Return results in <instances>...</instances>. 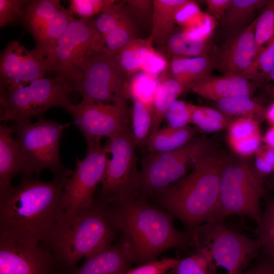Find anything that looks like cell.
<instances>
[{
    "mask_svg": "<svg viewBox=\"0 0 274 274\" xmlns=\"http://www.w3.org/2000/svg\"><path fill=\"white\" fill-rule=\"evenodd\" d=\"M67 179L22 178L17 186L0 192V238L29 245L47 241L65 214Z\"/></svg>",
    "mask_w": 274,
    "mask_h": 274,
    "instance_id": "obj_1",
    "label": "cell"
},
{
    "mask_svg": "<svg viewBox=\"0 0 274 274\" xmlns=\"http://www.w3.org/2000/svg\"><path fill=\"white\" fill-rule=\"evenodd\" d=\"M111 205L120 230L119 240L133 264L141 265L157 260L168 250L191 246L190 233L177 229L174 217L149 200L138 195Z\"/></svg>",
    "mask_w": 274,
    "mask_h": 274,
    "instance_id": "obj_2",
    "label": "cell"
},
{
    "mask_svg": "<svg viewBox=\"0 0 274 274\" xmlns=\"http://www.w3.org/2000/svg\"><path fill=\"white\" fill-rule=\"evenodd\" d=\"M118 234L112 206L95 199L86 209L64 214L51 237L40 244L52 252L61 274H71L82 258L111 246Z\"/></svg>",
    "mask_w": 274,
    "mask_h": 274,
    "instance_id": "obj_3",
    "label": "cell"
},
{
    "mask_svg": "<svg viewBox=\"0 0 274 274\" xmlns=\"http://www.w3.org/2000/svg\"><path fill=\"white\" fill-rule=\"evenodd\" d=\"M226 157L210 153L188 175L149 200L191 229L215 221L221 174Z\"/></svg>",
    "mask_w": 274,
    "mask_h": 274,
    "instance_id": "obj_4",
    "label": "cell"
},
{
    "mask_svg": "<svg viewBox=\"0 0 274 274\" xmlns=\"http://www.w3.org/2000/svg\"><path fill=\"white\" fill-rule=\"evenodd\" d=\"M191 246L206 261L208 274H240L258 255V239L230 230L222 222L206 223L188 230Z\"/></svg>",
    "mask_w": 274,
    "mask_h": 274,
    "instance_id": "obj_5",
    "label": "cell"
},
{
    "mask_svg": "<svg viewBox=\"0 0 274 274\" xmlns=\"http://www.w3.org/2000/svg\"><path fill=\"white\" fill-rule=\"evenodd\" d=\"M74 91L73 84L64 77L42 78L26 84L1 86V121L17 123L30 122L49 109L62 108L69 101L68 96Z\"/></svg>",
    "mask_w": 274,
    "mask_h": 274,
    "instance_id": "obj_6",
    "label": "cell"
},
{
    "mask_svg": "<svg viewBox=\"0 0 274 274\" xmlns=\"http://www.w3.org/2000/svg\"><path fill=\"white\" fill-rule=\"evenodd\" d=\"M70 123L62 124L46 120L42 116L33 123H15L12 127L25 164L22 178H32L44 169H49L54 178H68L73 170L64 167L59 156L60 140Z\"/></svg>",
    "mask_w": 274,
    "mask_h": 274,
    "instance_id": "obj_7",
    "label": "cell"
},
{
    "mask_svg": "<svg viewBox=\"0 0 274 274\" xmlns=\"http://www.w3.org/2000/svg\"><path fill=\"white\" fill-rule=\"evenodd\" d=\"M210 146L207 139L194 138L175 150L145 156L141 161L138 195L149 200L165 191L210 153Z\"/></svg>",
    "mask_w": 274,
    "mask_h": 274,
    "instance_id": "obj_8",
    "label": "cell"
},
{
    "mask_svg": "<svg viewBox=\"0 0 274 274\" xmlns=\"http://www.w3.org/2000/svg\"><path fill=\"white\" fill-rule=\"evenodd\" d=\"M264 179L247 163L226 161L221 174L215 221L222 222L227 217L236 215L259 224L262 215L261 199L266 192Z\"/></svg>",
    "mask_w": 274,
    "mask_h": 274,
    "instance_id": "obj_9",
    "label": "cell"
},
{
    "mask_svg": "<svg viewBox=\"0 0 274 274\" xmlns=\"http://www.w3.org/2000/svg\"><path fill=\"white\" fill-rule=\"evenodd\" d=\"M109 153L98 199L114 204L138 195L140 170L131 125L109 139Z\"/></svg>",
    "mask_w": 274,
    "mask_h": 274,
    "instance_id": "obj_10",
    "label": "cell"
},
{
    "mask_svg": "<svg viewBox=\"0 0 274 274\" xmlns=\"http://www.w3.org/2000/svg\"><path fill=\"white\" fill-rule=\"evenodd\" d=\"M104 51V39L95 27V19H75L47 57L48 72L65 77L73 85L86 62Z\"/></svg>",
    "mask_w": 274,
    "mask_h": 274,
    "instance_id": "obj_11",
    "label": "cell"
},
{
    "mask_svg": "<svg viewBox=\"0 0 274 274\" xmlns=\"http://www.w3.org/2000/svg\"><path fill=\"white\" fill-rule=\"evenodd\" d=\"M127 76L116 55L104 51L92 57L73 83L86 103L111 104L130 97Z\"/></svg>",
    "mask_w": 274,
    "mask_h": 274,
    "instance_id": "obj_12",
    "label": "cell"
},
{
    "mask_svg": "<svg viewBox=\"0 0 274 274\" xmlns=\"http://www.w3.org/2000/svg\"><path fill=\"white\" fill-rule=\"evenodd\" d=\"M127 100L111 104L70 102L62 108L72 116L73 122L82 133L87 148L100 143L103 137L109 139L131 125Z\"/></svg>",
    "mask_w": 274,
    "mask_h": 274,
    "instance_id": "obj_13",
    "label": "cell"
},
{
    "mask_svg": "<svg viewBox=\"0 0 274 274\" xmlns=\"http://www.w3.org/2000/svg\"><path fill=\"white\" fill-rule=\"evenodd\" d=\"M106 143L87 148L85 157L77 160L76 167L67 179L64 190L63 206L65 214L72 215L90 207L94 193L102 179L109 154Z\"/></svg>",
    "mask_w": 274,
    "mask_h": 274,
    "instance_id": "obj_14",
    "label": "cell"
},
{
    "mask_svg": "<svg viewBox=\"0 0 274 274\" xmlns=\"http://www.w3.org/2000/svg\"><path fill=\"white\" fill-rule=\"evenodd\" d=\"M0 274H61L52 252L41 244L0 238Z\"/></svg>",
    "mask_w": 274,
    "mask_h": 274,
    "instance_id": "obj_15",
    "label": "cell"
},
{
    "mask_svg": "<svg viewBox=\"0 0 274 274\" xmlns=\"http://www.w3.org/2000/svg\"><path fill=\"white\" fill-rule=\"evenodd\" d=\"M47 72V58L35 49L27 50L18 41H10L1 53V86L25 85L43 78Z\"/></svg>",
    "mask_w": 274,
    "mask_h": 274,
    "instance_id": "obj_16",
    "label": "cell"
},
{
    "mask_svg": "<svg viewBox=\"0 0 274 274\" xmlns=\"http://www.w3.org/2000/svg\"><path fill=\"white\" fill-rule=\"evenodd\" d=\"M256 20L232 38L222 49L219 63L225 75L244 76L256 58Z\"/></svg>",
    "mask_w": 274,
    "mask_h": 274,
    "instance_id": "obj_17",
    "label": "cell"
},
{
    "mask_svg": "<svg viewBox=\"0 0 274 274\" xmlns=\"http://www.w3.org/2000/svg\"><path fill=\"white\" fill-rule=\"evenodd\" d=\"M190 88L202 97L217 101L236 96H249L253 89L248 79L231 75L220 77L209 75L193 83Z\"/></svg>",
    "mask_w": 274,
    "mask_h": 274,
    "instance_id": "obj_18",
    "label": "cell"
},
{
    "mask_svg": "<svg viewBox=\"0 0 274 274\" xmlns=\"http://www.w3.org/2000/svg\"><path fill=\"white\" fill-rule=\"evenodd\" d=\"M132 264L127 249L119 240L85 259L71 274H119L131 268Z\"/></svg>",
    "mask_w": 274,
    "mask_h": 274,
    "instance_id": "obj_19",
    "label": "cell"
},
{
    "mask_svg": "<svg viewBox=\"0 0 274 274\" xmlns=\"http://www.w3.org/2000/svg\"><path fill=\"white\" fill-rule=\"evenodd\" d=\"M12 126H0V192L12 185V179L26 173L25 164L17 140L13 136Z\"/></svg>",
    "mask_w": 274,
    "mask_h": 274,
    "instance_id": "obj_20",
    "label": "cell"
},
{
    "mask_svg": "<svg viewBox=\"0 0 274 274\" xmlns=\"http://www.w3.org/2000/svg\"><path fill=\"white\" fill-rule=\"evenodd\" d=\"M186 0H153L152 16L153 43L163 44L174 33L175 14Z\"/></svg>",
    "mask_w": 274,
    "mask_h": 274,
    "instance_id": "obj_21",
    "label": "cell"
},
{
    "mask_svg": "<svg viewBox=\"0 0 274 274\" xmlns=\"http://www.w3.org/2000/svg\"><path fill=\"white\" fill-rule=\"evenodd\" d=\"M167 71L166 70L158 78V85L152 104V123L150 135L159 129L169 106L185 90Z\"/></svg>",
    "mask_w": 274,
    "mask_h": 274,
    "instance_id": "obj_22",
    "label": "cell"
},
{
    "mask_svg": "<svg viewBox=\"0 0 274 274\" xmlns=\"http://www.w3.org/2000/svg\"><path fill=\"white\" fill-rule=\"evenodd\" d=\"M214 63L208 57H177L172 58L170 73L185 90L196 81L209 75Z\"/></svg>",
    "mask_w": 274,
    "mask_h": 274,
    "instance_id": "obj_23",
    "label": "cell"
},
{
    "mask_svg": "<svg viewBox=\"0 0 274 274\" xmlns=\"http://www.w3.org/2000/svg\"><path fill=\"white\" fill-rule=\"evenodd\" d=\"M62 7L59 0L27 1L22 22L35 40Z\"/></svg>",
    "mask_w": 274,
    "mask_h": 274,
    "instance_id": "obj_24",
    "label": "cell"
},
{
    "mask_svg": "<svg viewBox=\"0 0 274 274\" xmlns=\"http://www.w3.org/2000/svg\"><path fill=\"white\" fill-rule=\"evenodd\" d=\"M196 133V129L188 125L180 128L167 126L150 135L145 146L149 153L174 151L188 143Z\"/></svg>",
    "mask_w": 274,
    "mask_h": 274,
    "instance_id": "obj_25",
    "label": "cell"
},
{
    "mask_svg": "<svg viewBox=\"0 0 274 274\" xmlns=\"http://www.w3.org/2000/svg\"><path fill=\"white\" fill-rule=\"evenodd\" d=\"M75 19L73 13L62 6L35 40V49L47 58L53 51L67 26Z\"/></svg>",
    "mask_w": 274,
    "mask_h": 274,
    "instance_id": "obj_26",
    "label": "cell"
},
{
    "mask_svg": "<svg viewBox=\"0 0 274 274\" xmlns=\"http://www.w3.org/2000/svg\"><path fill=\"white\" fill-rule=\"evenodd\" d=\"M149 37L147 39L136 38L124 47L117 55V58L127 77L141 71L149 52L154 48Z\"/></svg>",
    "mask_w": 274,
    "mask_h": 274,
    "instance_id": "obj_27",
    "label": "cell"
},
{
    "mask_svg": "<svg viewBox=\"0 0 274 274\" xmlns=\"http://www.w3.org/2000/svg\"><path fill=\"white\" fill-rule=\"evenodd\" d=\"M167 51L172 58L177 57H208V40L193 37L183 30L173 33L166 42Z\"/></svg>",
    "mask_w": 274,
    "mask_h": 274,
    "instance_id": "obj_28",
    "label": "cell"
},
{
    "mask_svg": "<svg viewBox=\"0 0 274 274\" xmlns=\"http://www.w3.org/2000/svg\"><path fill=\"white\" fill-rule=\"evenodd\" d=\"M218 107L224 113L243 116L259 123L265 119L266 109L249 96L241 95L221 99L218 101Z\"/></svg>",
    "mask_w": 274,
    "mask_h": 274,
    "instance_id": "obj_29",
    "label": "cell"
},
{
    "mask_svg": "<svg viewBox=\"0 0 274 274\" xmlns=\"http://www.w3.org/2000/svg\"><path fill=\"white\" fill-rule=\"evenodd\" d=\"M263 197L265 207L255 231L256 238L266 256L274 258V197L266 191Z\"/></svg>",
    "mask_w": 274,
    "mask_h": 274,
    "instance_id": "obj_30",
    "label": "cell"
},
{
    "mask_svg": "<svg viewBox=\"0 0 274 274\" xmlns=\"http://www.w3.org/2000/svg\"><path fill=\"white\" fill-rule=\"evenodd\" d=\"M133 100L131 131L136 147L145 146L150 135L152 123V109L141 101Z\"/></svg>",
    "mask_w": 274,
    "mask_h": 274,
    "instance_id": "obj_31",
    "label": "cell"
},
{
    "mask_svg": "<svg viewBox=\"0 0 274 274\" xmlns=\"http://www.w3.org/2000/svg\"><path fill=\"white\" fill-rule=\"evenodd\" d=\"M136 33L137 23L126 13L120 22L104 39L105 51L117 55L128 43L138 38Z\"/></svg>",
    "mask_w": 274,
    "mask_h": 274,
    "instance_id": "obj_32",
    "label": "cell"
},
{
    "mask_svg": "<svg viewBox=\"0 0 274 274\" xmlns=\"http://www.w3.org/2000/svg\"><path fill=\"white\" fill-rule=\"evenodd\" d=\"M232 121L216 110L193 105L191 123L203 131L211 132L228 128Z\"/></svg>",
    "mask_w": 274,
    "mask_h": 274,
    "instance_id": "obj_33",
    "label": "cell"
},
{
    "mask_svg": "<svg viewBox=\"0 0 274 274\" xmlns=\"http://www.w3.org/2000/svg\"><path fill=\"white\" fill-rule=\"evenodd\" d=\"M128 81L130 97L152 109V104L158 85V78L143 71L131 76Z\"/></svg>",
    "mask_w": 274,
    "mask_h": 274,
    "instance_id": "obj_34",
    "label": "cell"
},
{
    "mask_svg": "<svg viewBox=\"0 0 274 274\" xmlns=\"http://www.w3.org/2000/svg\"><path fill=\"white\" fill-rule=\"evenodd\" d=\"M268 1L231 0L222 18L228 28L239 26L245 22L257 9L266 5Z\"/></svg>",
    "mask_w": 274,
    "mask_h": 274,
    "instance_id": "obj_35",
    "label": "cell"
},
{
    "mask_svg": "<svg viewBox=\"0 0 274 274\" xmlns=\"http://www.w3.org/2000/svg\"><path fill=\"white\" fill-rule=\"evenodd\" d=\"M255 36L257 56L263 46L274 37V0L268 1L264 10L257 18Z\"/></svg>",
    "mask_w": 274,
    "mask_h": 274,
    "instance_id": "obj_36",
    "label": "cell"
},
{
    "mask_svg": "<svg viewBox=\"0 0 274 274\" xmlns=\"http://www.w3.org/2000/svg\"><path fill=\"white\" fill-rule=\"evenodd\" d=\"M126 15L124 1H115L95 19V27L103 39Z\"/></svg>",
    "mask_w": 274,
    "mask_h": 274,
    "instance_id": "obj_37",
    "label": "cell"
},
{
    "mask_svg": "<svg viewBox=\"0 0 274 274\" xmlns=\"http://www.w3.org/2000/svg\"><path fill=\"white\" fill-rule=\"evenodd\" d=\"M274 66V37L263 48L244 77L247 79H264Z\"/></svg>",
    "mask_w": 274,
    "mask_h": 274,
    "instance_id": "obj_38",
    "label": "cell"
},
{
    "mask_svg": "<svg viewBox=\"0 0 274 274\" xmlns=\"http://www.w3.org/2000/svg\"><path fill=\"white\" fill-rule=\"evenodd\" d=\"M206 14L201 11L194 1L186 0L177 10L175 21L183 30H190L200 24Z\"/></svg>",
    "mask_w": 274,
    "mask_h": 274,
    "instance_id": "obj_39",
    "label": "cell"
},
{
    "mask_svg": "<svg viewBox=\"0 0 274 274\" xmlns=\"http://www.w3.org/2000/svg\"><path fill=\"white\" fill-rule=\"evenodd\" d=\"M193 105L177 99L173 102L167 109L164 117L167 126L180 128L191 123Z\"/></svg>",
    "mask_w": 274,
    "mask_h": 274,
    "instance_id": "obj_40",
    "label": "cell"
},
{
    "mask_svg": "<svg viewBox=\"0 0 274 274\" xmlns=\"http://www.w3.org/2000/svg\"><path fill=\"white\" fill-rule=\"evenodd\" d=\"M164 274H208L204 257L198 252L179 259L178 262Z\"/></svg>",
    "mask_w": 274,
    "mask_h": 274,
    "instance_id": "obj_41",
    "label": "cell"
},
{
    "mask_svg": "<svg viewBox=\"0 0 274 274\" xmlns=\"http://www.w3.org/2000/svg\"><path fill=\"white\" fill-rule=\"evenodd\" d=\"M114 0H71L69 10L78 15L80 19L92 18L100 14L107 7L114 2Z\"/></svg>",
    "mask_w": 274,
    "mask_h": 274,
    "instance_id": "obj_42",
    "label": "cell"
},
{
    "mask_svg": "<svg viewBox=\"0 0 274 274\" xmlns=\"http://www.w3.org/2000/svg\"><path fill=\"white\" fill-rule=\"evenodd\" d=\"M259 123L252 119L245 117L233 121L228 128L229 143L246 140L260 134Z\"/></svg>",
    "mask_w": 274,
    "mask_h": 274,
    "instance_id": "obj_43",
    "label": "cell"
},
{
    "mask_svg": "<svg viewBox=\"0 0 274 274\" xmlns=\"http://www.w3.org/2000/svg\"><path fill=\"white\" fill-rule=\"evenodd\" d=\"M27 1L0 0V26H7L22 21L24 6Z\"/></svg>",
    "mask_w": 274,
    "mask_h": 274,
    "instance_id": "obj_44",
    "label": "cell"
},
{
    "mask_svg": "<svg viewBox=\"0 0 274 274\" xmlns=\"http://www.w3.org/2000/svg\"><path fill=\"white\" fill-rule=\"evenodd\" d=\"M179 261L174 258H163L149 262L135 268L129 269L119 274H164L172 268Z\"/></svg>",
    "mask_w": 274,
    "mask_h": 274,
    "instance_id": "obj_45",
    "label": "cell"
},
{
    "mask_svg": "<svg viewBox=\"0 0 274 274\" xmlns=\"http://www.w3.org/2000/svg\"><path fill=\"white\" fill-rule=\"evenodd\" d=\"M168 67L166 58L153 48L147 55L141 71L158 78Z\"/></svg>",
    "mask_w": 274,
    "mask_h": 274,
    "instance_id": "obj_46",
    "label": "cell"
},
{
    "mask_svg": "<svg viewBox=\"0 0 274 274\" xmlns=\"http://www.w3.org/2000/svg\"><path fill=\"white\" fill-rule=\"evenodd\" d=\"M255 168L264 178L274 172V149L264 145L255 152Z\"/></svg>",
    "mask_w": 274,
    "mask_h": 274,
    "instance_id": "obj_47",
    "label": "cell"
},
{
    "mask_svg": "<svg viewBox=\"0 0 274 274\" xmlns=\"http://www.w3.org/2000/svg\"><path fill=\"white\" fill-rule=\"evenodd\" d=\"M124 9L127 15L136 23L145 20L153 13V1H124Z\"/></svg>",
    "mask_w": 274,
    "mask_h": 274,
    "instance_id": "obj_48",
    "label": "cell"
},
{
    "mask_svg": "<svg viewBox=\"0 0 274 274\" xmlns=\"http://www.w3.org/2000/svg\"><path fill=\"white\" fill-rule=\"evenodd\" d=\"M240 274H274V258L267 256Z\"/></svg>",
    "mask_w": 274,
    "mask_h": 274,
    "instance_id": "obj_49",
    "label": "cell"
},
{
    "mask_svg": "<svg viewBox=\"0 0 274 274\" xmlns=\"http://www.w3.org/2000/svg\"><path fill=\"white\" fill-rule=\"evenodd\" d=\"M231 0H206L204 1L208 9L216 18H222L228 7Z\"/></svg>",
    "mask_w": 274,
    "mask_h": 274,
    "instance_id": "obj_50",
    "label": "cell"
},
{
    "mask_svg": "<svg viewBox=\"0 0 274 274\" xmlns=\"http://www.w3.org/2000/svg\"><path fill=\"white\" fill-rule=\"evenodd\" d=\"M263 141L265 145L274 149V126H271L266 131Z\"/></svg>",
    "mask_w": 274,
    "mask_h": 274,
    "instance_id": "obj_51",
    "label": "cell"
},
{
    "mask_svg": "<svg viewBox=\"0 0 274 274\" xmlns=\"http://www.w3.org/2000/svg\"><path fill=\"white\" fill-rule=\"evenodd\" d=\"M265 119L268 120L271 126H274V102L266 109Z\"/></svg>",
    "mask_w": 274,
    "mask_h": 274,
    "instance_id": "obj_52",
    "label": "cell"
},
{
    "mask_svg": "<svg viewBox=\"0 0 274 274\" xmlns=\"http://www.w3.org/2000/svg\"><path fill=\"white\" fill-rule=\"evenodd\" d=\"M268 187L271 189L274 188V174L268 182Z\"/></svg>",
    "mask_w": 274,
    "mask_h": 274,
    "instance_id": "obj_53",
    "label": "cell"
},
{
    "mask_svg": "<svg viewBox=\"0 0 274 274\" xmlns=\"http://www.w3.org/2000/svg\"><path fill=\"white\" fill-rule=\"evenodd\" d=\"M268 76L270 79L274 81V66L269 72Z\"/></svg>",
    "mask_w": 274,
    "mask_h": 274,
    "instance_id": "obj_54",
    "label": "cell"
}]
</instances>
